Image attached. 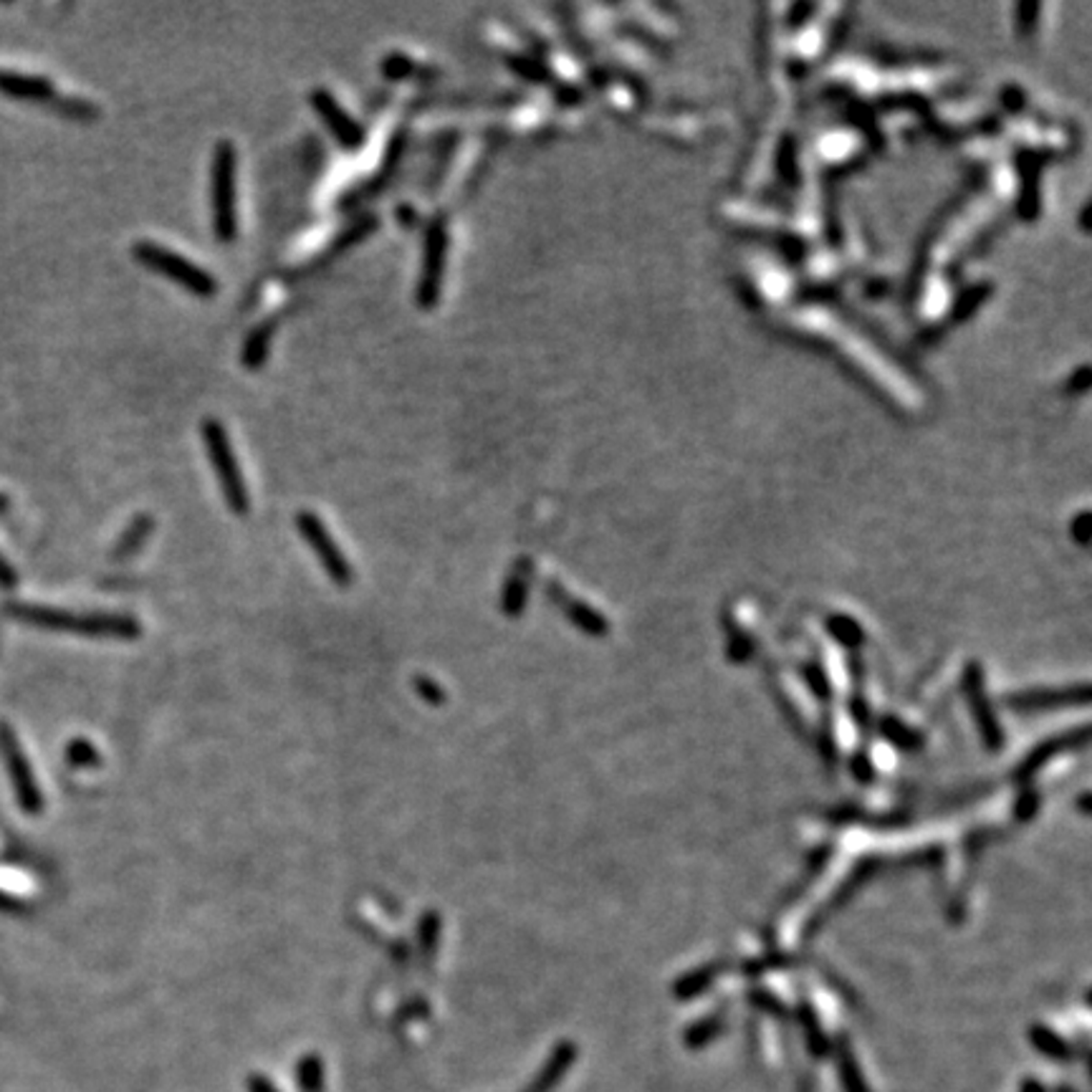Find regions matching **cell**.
<instances>
[{
  "instance_id": "13",
  "label": "cell",
  "mask_w": 1092,
  "mask_h": 1092,
  "mask_svg": "<svg viewBox=\"0 0 1092 1092\" xmlns=\"http://www.w3.org/2000/svg\"><path fill=\"white\" fill-rule=\"evenodd\" d=\"M529 574H532V564L529 561H519L511 572L501 592V612L509 617H519L523 608H527L529 597Z\"/></svg>"
},
{
  "instance_id": "1",
  "label": "cell",
  "mask_w": 1092,
  "mask_h": 1092,
  "mask_svg": "<svg viewBox=\"0 0 1092 1092\" xmlns=\"http://www.w3.org/2000/svg\"><path fill=\"white\" fill-rule=\"evenodd\" d=\"M11 612L18 620L39 624L46 630L61 633L86 635V637H112V640H137L142 635V624L132 615H115V612H68L46 604H11Z\"/></svg>"
},
{
  "instance_id": "5",
  "label": "cell",
  "mask_w": 1092,
  "mask_h": 1092,
  "mask_svg": "<svg viewBox=\"0 0 1092 1092\" xmlns=\"http://www.w3.org/2000/svg\"><path fill=\"white\" fill-rule=\"evenodd\" d=\"M448 254H451V229H448V220L443 216H435L425 231L418 286H415V304L422 312H431V309L438 306L448 271Z\"/></svg>"
},
{
  "instance_id": "21",
  "label": "cell",
  "mask_w": 1092,
  "mask_h": 1092,
  "mask_svg": "<svg viewBox=\"0 0 1092 1092\" xmlns=\"http://www.w3.org/2000/svg\"><path fill=\"white\" fill-rule=\"evenodd\" d=\"M0 584L3 587H14L16 584V570L11 567V561L0 554Z\"/></svg>"
},
{
  "instance_id": "10",
  "label": "cell",
  "mask_w": 1092,
  "mask_h": 1092,
  "mask_svg": "<svg viewBox=\"0 0 1092 1092\" xmlns=\"http://www.w3.org/2000/svg\"><path fill=\"white\" fill-rule=\"evenodd\" d=\"M155 532V519L150 514H137L135 519L130 521V527L124 529L122 536L117 539L115 549H112V559L115 561H124V559H132L135 554H140L144 544L150 541V536H153Z\"/></svg>"
},
{
  "instance_id": "8",
  "label": "cell",
  "mask_w": 1092,
  "mask_h": 1092,
  "mask_svg": "<svg viewBox=\"0 0 1092 1092\" xmlns=\"http://www.w3.org/2000/svg\"><path fill=\"white\" fill-rule=\"evenodd\" d=\"M309 102H312L317 117L326 124V130L332 132V137L337 140V144L344 150V153H357V150L364 147L368 132H364L362 124H359L342 104H339V99L334 97L330 90L319 86V90L312 92Z\"/></svg>"
},
{
  "instance_id": "3",
  "label": "cell",
  "mask_w": 1092,
  "mask_h": 1092,
  "mask_svg": "<svg viewBox=\"0 0 1092 1092\" xmlns=\"http://www.w3.org/2000/svg\"><path fill=\"white\" fill-rule=\"evenodd\" d=\"M132 256H135V261L140 263V266L175 281L180 289H185V292H191L193 296L211 299V296L218 294L216 276H213L211 271L200 269L198 263L191 261L187 256L178 254V251L165 249V245L155 241H135V245H132Z\"/></svg>"
},
{
  "instance_id": "4",
  "label": "cell",
  "mask_w": 1092,
  "mask_h": 1092,
  "mask_svg": "<svg viewBox=\"0 0 1092 1092\" xmlns=\"http://www.w3.org/2000/svg\"><path fill=\"white\" fill-rule=\"evenodd\" d=\"M236 170L238 153L231 140H220L211 162V213L213 233L220 243H231L238 233L236 216Z\"/></svg>"
},
{
  "instance_id": "11",
  "label": "cell",
  "mask_w": 1092,
  "mask_h": 1092,
  "mask_svg": "<svg viewBox=\"0 0 1092 1092\" xmlns=\"http://www.w3.org/2000/svg\"><path fill=\"white\" fill-rule=\"evenodd\" d=\"M377 225H380V218L372 216V213H368V216H362V218H357L355 223L346 225V229H344L342 233H339L337 238H334L332 245H330V251H326L324 256H319L317 261H314V266H312V269L324 266V261H330V258H334V256H342V254H346V251H350V249H355L357 243H362L364 238L372 236V233L377 231Z\"/></svg>"
},
{
  "instance_id": "19",
  "label": "cell",
  "mask_w": 1092,
  "mask_h": 1092,
  "mask_svg": "<svg viewBox=\"0 0 1092 1092\" xmlns=\"http://www.w3.org/2000/svg\"><path fill=\"white\" fill-rule=\"evenodd\" d=\"M66 759H68V763H72V767L90 769V767H97V763L102 761V756H99V751L94 749V743L84 741V738H77V741L68 743Z\"/></svg>"
},
{
  "instance_id": "18",
  "label": "cell",
  "mask_w": 1092,
  "mask_h": 1092,
  "mask_svg": "<svg viewBox=\"0 0 1092 1092\" xmlns=\"http://www.w3.org/2000/svg\"><path fill=\"white\" fill-rule=\"evenodd\" d=\"M418 944H420V951L425 953V956H433V953L438 951V944H440V915L435 913V911H428L420 918Z\"/></svg>"
},
{
  "instance_id": "12",
  "label": "cell",
  "mask_w": 1092,
  "mask_h": 1092,
  "mask_svg": "<svg viewBox=\"0 0 1092 1092\" xmlns=\"http://www.w3.org/2000/svg\"><path fill=\"white\" fill-rule=\"evenodd\" d=\"M274 332H276L274 321H261V324L254 326V330L249 332V337H245L243 350H241V362L245 370L256 372L266 364V359L271 355V342H274Z\"/></svg>"
},
{
  "instance_id": "22",
  "label": "cell",
  "mask_w": 1092,
  "mask_h": 1092,
  "mask_svg": "<svg viewBox=\"0 0 1092 1092\" xmlns=\"http://www.w3.org/2000/svg\"><path fill=\"white\" fill-rule=\"evenodd\" d=\"M1021 1092H1047L1041 1085L1037 1083V1079H1027L1025 1085H1021Z\"/></svg>"
},
{
  "instance_id": "16",
  "label": "cell",
  "mask_w": 1092,
  "mask_h": 1092,
  "mask_svg": "<svg viewBox=\"0 0 1092 1092\" xmlns=\"http://www.w3.org/2000/svg\"><path fill=\"white\" fill-rule=\"evenodd\" d=\"M415 68H418V64H415L413 56L402 52H390L388 56H382L380 61V74L388 81H405L413 77Z\"/></svg>"
},
{
  "instance_id": "17",
  "label": "cell",
  "mask_w": 1092,
  "mask_h": 1092,
  "mask_svg": "<svg viewBox=\"0 0 1092 1092\" xmlns=\"http://www.w3.org/2000/svg\"><path fill=\"white\" fill-rule=\"evenodd\" d=\"M1029 1039L1034 1041V1047H1037V1050L1045 1054V1057L1070 1059V1050H1067V1045L1063 1041V1037H1057V1034L1050 1032V1029L1034 1027L1032 1034H1029Z\"/></svg>"
},
{
  "instance_id": "24",
  "label": "cell",
  "mask_w": 1092,
  "mask_h": 1092,
  "mask_svg": "<svg viewBox=\"0 0 1092 1092\" xmlns=\"http://www.w3.org/2000/svg\"><path fill=\"white\" fill-rule=\"evenodd\" d=\"M799 1092H812V1083H801Z\"/></svg>"
},
{
  "instance_id": "15",
  "label": "cell",
  "mask_w": 1092,
  "mask_h": 1092,
  "mask_svg": "<svg viewBox=\"0 0 1092 1092\" xmlns=\"http://www.w3.org/2000/svg\"><path fill=\"white\" fill-rule=\"evenodd\" d=\"M54 106L56 115L66 117V119H74V122H92V119L99 117V106L90 102V99H81V97H54L52 102H48Z\"/></svg>"
},
{
  "instance_id": "20",
  "label": "cell",
  "mask_w": 1092,
  "mask_h": 1092,
  "mask_svg": "<svg viewBox=\"0 0 1092 1092\" xmlns=\"http://www.w3.org/2000/svg\"><path fill=\"white\" fill-rule=\"evenodd\" d=\"M413 688H415V693H418V698L425 700L428 706H443L448 700L445 688L440 686L438 680H433L431 675H415Z\"/></svg>"
},
{
  "instance_id": "25",
  "label": "cell",
  "mask_w": 1092,
  "mask_h": 1092,
  "mask_svg": "<svg viewBox=\"0 0 1092 1092\" xmlns=\"http://www.w3.org/2000/svg\"><path fill=\"white\" fill-rule=\"evenodd\" d=\"M1059 1092H1075V1090H1067V1088H1059Z\"/></svg>"
},
{
  "instance_id": "7",
  "label": "cell",
  "mask_w": 1092,
  "mask_h": 1092,
  "mask_svg": "<svg viewBox=\"0 0 1092 1092\" xmlns=\"http://www.w3.org/2000/svg\"><path fill=\"white\" fill-rule=\"evenodd\" d=\"M0 749H3L5 763H8V774H11V781H14V787H16L18 805L23 807V812L41 814L43 812V792H41L39 781H36L34 769H31V761H28L26 751H23V743L18 741V736L14 734L11 726H3V729H0Z\"/></svg>"
},
{
  "instance_id": "2",
  "label": "cell",
  "mask_w": 1092,
  "mask_h": 1092,
  "mask_svg": "<svg viewBox=\"0 0 1092 1092\" xmlns=\"http://www.w3.org/2000/svg\"><path fill=\"white\" fill-rule=\"evenodd\" d=\"M200 438H203L207 458H211L213 473H216L225 503H229V509L236 516H245L251 511V494L241 465H238L236 451H233L229 431H225V425L218 418H205L200 422Z\"/></svg>"
},
{
  "instance_id": "23",
  "label": "cell",
  "mask_w": 1092,
  "mask_h": 1092,
  "mask_svg": "<svg viewBox=\"0 0 1092 1092\" xmlns=\"http://www.w3.org/2000/svg\"><path fill=\"white\" fill-rule=\"evenodd\" d=\"M8 507H11V498L5 496V494H0V514H5V511H8Z\"/></svg>"
},
{
  "instance_id": "14",
  "label": "cell",
  "mask_w": 1092,
  "mask_h": 1092,
  "mask_svg": "<svg viewBox=\"0 0 1092 1092\" xmlns=\"http://www.w3.org/2000/svg\"><path fill=\"white\" fill-rule=\"evenodd\" d=\"M837 1070H839V1083H842L845 1092H870L868 1083H865V1077L860 1072V1065H857L855 1054H852V1047L845 1045V1041L839 1045V1052H837Z\"/></svg>"
},
{
  "instance_id": "9",
  "label": "cell",
  "mask_w": 1092,
  "mask_h": 1092,
  "mask_svg": "<svg viewBox=\"0 0 1092 1092\" xmlns=\"http://www.w3.org/2000/svg\"><path fill=\"white\" fill-rule=\"evenodd\" d=\"M0 92L5 97L23 99V102H52L56 97L54 81L39 74H18V72H0Z\"/></svg>"
},
{
  "instance_id": "6",
  "label": "cell",
  "mask_w": 1092,
  "mask_h": 1092,
  "mask_svg": "<svg viewBox=\"0 0 1092 1092\" xmlns=\"http://www.w3.org/2000/svg\"><path fill=\"white\" fill-rule=\"evenodd\" d=\"M296 532L306 541L309 549L314 552V557L319 559L321 570L326 572V577H330L334 584L346 590V587L355 582L352 561L346 559V554L339 549L337 539H334L330 529H326V523L321 521L314 511H299V514H296Z\"/></svg>"
}]
</instances>
